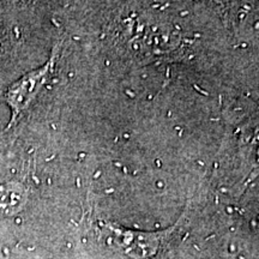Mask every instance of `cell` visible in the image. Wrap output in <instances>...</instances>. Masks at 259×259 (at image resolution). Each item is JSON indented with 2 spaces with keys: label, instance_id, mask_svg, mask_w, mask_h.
Instances as JSON below:
<instances>
[{
  "label": "cell",
  "instance_id": "cell-1",
  "mask_svg": "<svg viewBox=\"0 0 259 259\" xmlns=\"http://www.w3.org/2000/svg\"><path fill=\"white\" fill-rule=\"evenodd\" d=\"M22 203V189L19 186L0 187V212L3 210L12 211Z\"/></svg>",
  "mask_w": 259,
  "mask_h": 259
}]
</instances>
